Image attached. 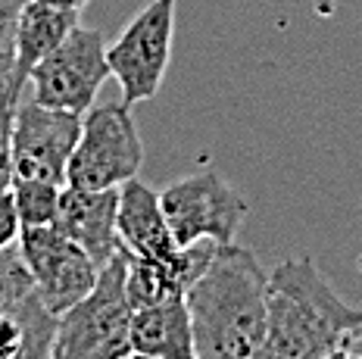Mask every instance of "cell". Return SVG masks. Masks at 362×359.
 Instances as JSON below:
<instances>
[{
  "label": "cell",
  "instance_id": "1",
  "mask_svg": "<svg viewBox=\"0 0 362 359\" xmlns=\"http://www.w3.org/2000/svg\"><path fill=\"white\" fill-rule=\"evenodd\" d=\"M185 300L197 359H256L269 319V272L247 247L218 244Z\"/></svg>",
  "mask_w": 362,
  "mask_h": 359
},
{
  "label": "cell",
  "instance_id": "2",
  "mask_svg": "<svg viewBox=\"0 0 362 359\" xmlns=\"http://www.w3.org/2000/svg\"><path fill=\"white\" fill-rule=\"evenodd\" d=\"M362 325V310L344 303L309 257L269 272V319L256 359H325Z\"/></svg>",
  "mask_w": 362,
  "mask_h": 359
},
{
  "label": "cell",
  "instance_id": "3",
  "mask_svg": "<svg viewBox=\"0 0 362 359\" xmlns=\"http://www.w3.org/2000/svg\"><path fill=\"white\" fill-rule=\"evenodd\" d=\"M134 306L125 294V250L100 269V278L75 306L57 316L50 359H125L132 347Z\"/></svg>",
  "mask_w": 362,
  "mask_h": 359
},
{
  "label": "cell",
  "instance_id": "4",
  "mask_svg": "<svg viewBox=\"0 0 362 359\" xmlns=\"http://www.w3.org/2000/svg\"><path fill=\"white\" fill-rule=\"evenodd\" d=\"M141 166H144V144L128 103H107L81 116L78 144L66 169V184L85 191L122 188L125 182L138 178Z\"/></svg>",
  "mask_w": 362,
  "mask_h": 359
},
{
  "label": "cell",
  "instance_id": "5",
  "mask_svg": "<svg viewBox=\"0 0 362 359\" xmlns=\"http://www.w3.org/2000/svg\"><path fill=\"white\" fill-rule=\"evenodd\" d=\"M172 41H175V0H150L125 25V32L107 44L110 72L122 88V103L134 107L156 97L172 59Z\"/></svg>",
  "mask_w": 362,
  "mask_h": 359
},
{
  "label": "cell",
  "instance_id": "6",
  "mask_svg": "<svg viewBox=\"0 0 362 359\" xmlns=\"http://www.w3.org/2000/svg\"><path fill=\"white\" fill-rule=\"evenodd\" d=\"M160 204L181 247L197 241L235 244L247 219V200L218 172L200 169L160 191Z\"/></svg>",
  "mask_w": 362,
  "mask_h": 359
},
{
  "label": "cell",
  "instance_id": "7",
  "mask_svg": "<svg viewBox=\"0 0 362 359\" xmlns=\"http://www.w3.org/2000/svg\"><path fill=\"white\" fill-rule=\"evenodd\" d=\"M112 76L107 41L97 28L75 25L63 41L32 69V94L37 103L85 116L103 81Z\"/></svg>",
  "mask_w": 362,
  "mask_h": 359
},
{
  "label": "cell",
  "instance_id": "8",
  "mask_svg": "<svg viewBox=\"0 0 362 359\" xmlns=\"http://www.w3.org/2000/svg\"><path fill=\"white\" fill-rule=\"evenodd\" d=\"M19 253L25 259L28 272H32L37 300L54 316H63L69 306H75L81 297H88L103 269L94 263V257L85 247H78L57 225L22 228Z\"/></svg>",
  "mask_w": 362,
  "mask_h": 359
},
{
  "label": "cell",
  "instance_id": "9",
  "mask_svg": "<svg viewBox=\"0 0 362 359\" xmlns=\"http://www.w3.org/2000/svg\"><path fill=\"white\" fill-rule=\"evenodd\" d=\"M81 116L69 110H54L22 100L13 125V178L66 184L72 151L78 144Z\"/></svg>",
  "mask_w": 362,
  "mask_h": 359
},
{
  "label": "cell",
  "instance_id": "10",
  "mask_svg": "<svg viewBox=\"0 0 362 359\" xmlns=\"http://www.w3.org/2000/svg\"><path fill=\"white\" fill-rule=\"evenodd\" d=\"M116 213H119V188L85 191L63 184L54 225L63 235H69L78 247H85L97 266H107L119 253Z\"/></svg>",
  "mask_w": 362,
  "mask_h": 359
},
{
  "label": "cell",
  "instance_id": "11",
  "mask_svg": "<svg viewBox=\"0 0 362 359\" xmlns=\"http://www.w3.org/2000/svg\"><path fill=\"white\" fill-rule=\"evenodd\" d=\"M119 247L134 257L147 259H169L175 257L178 241L165 222L160 194L147 188L144 182L132 178L119 188V213H116Z\"/></svg>",
  "mask_w": 362,
  "mask_h": 359
},
{
  "label": "cell",
  "instance_id": "12",
  "mask_svg": "<svg viewBox=\"0 0 362 359\" xmlns=\"http://www.w3.org/2000/svg\"><path fill=\"white\" fill-rule=\"evenodd\" d=\"M132 347L150 359H197L194 325L185 297L141 306L132 316Z\"/></svg>",
  "mask_w": 362,
  "mask_h": 359
},
{
  "label": "cell",
  "instance_id": "13",
  "mask_svg": "<svg viewBox=\"0 0 362 359\" xmlns=\"http://www.w3.org/2000/svg\"><path fill=\"white\" fill-rule=\"evenodd\" d=\"M78 22H81V13H75V10H59V6L41 4V0H25V6H22V13L16 19V32H13V54H16L13 72L28 81L35 66L41 63Z\"/></svg>",
  "mask_w": 362,
  "mask_h": 359
},
{
  "label": "cell",
  "instance_id": "14",
  "mask_svg": "<svg viewBox=\"0 0 362 359\" xmlns=\"http://www.w3.org/2000/svg\"><path fill=\"white\" fill-rule=\"evenodd\" d=\"M59 191L63 184L35 182V178H13V197L22 228L32 225H54L59 213Z\"/></svg>",
  "mask_w": 362,
  "mask_h": 359
},
{
  "label": "cell",
  "instance_id": "15",
  "mask_svg": "<svg viewBox=\"0 0 362 359\" xmlns=\"http://www.w3.org/2000/svg\"><path fill=\"white\" fill-rule=\"evenodd\" d=\"M25 85L28 81L13 72V78L0 91V191L13 188V125H16V110Z\"/></svg>",
  "mask_w": 362,
  "mask_h": 359
},
{
  "label": "cell",
  "instance_id": "16",
  "mask_svg": "<svg viewBox=\"0 0 362 359\" xmlns=\"http://www.w3.org/2000/svg\"><path fill=\"white\" fill-rule=\"evenodd\" d=\"M35 294V281L19 247H0V310L19 306Z\"/></svg>",
  "mask_w": 362,
  "mask_h": 359
},
{
  "label": "cell",
  "instance_id": "17",
  "mask_svg": "<svg viewBox=\"0 0 362 359\" xmlns=\"http://www.w3.org/2000/svg\"><path fill=\"white\" fill-rule=\"evenodd\" d=\"M19 213H16V197H13V188L0 191V247H13L19 244Z\"/></svg>",
  "mask_w": 362,
  "mask_h": 359
},
{
  "label": "cell",
  "instance_id": "18",
  "mask_svg": "<svg viewBox=\"0 0 362 359\" xmlns=\"http://www.w3.org/2000/svg\"><path fill=\"white\" fill-rule=\"evenodd\" d=\"M22 6H25V0H0V44H13Z\"/></svg>",
  "mask_w": 362,
  "mask_h": 359
},
{
  "label": "cell",
  "instance_id": "19",
  "mask_svg": "<svg viewBox=\"0 0 362 359\" xmlns=\"http://www.w3.org/2000/svg\"><path fill=\"white\" fill-rule=\"evenodd\" d=\"M13 66H16V54H13V44H0V91H4L6 81L13 78Z\"/></svg>",
  "mask_w": 362,
  "mask_h": 359
},
{
  "label": "cell",
  "instance_id": "20",
  "mask_svg": "<svg viewBox=\"0 0 362 359\" xmlns=\"http://www.w3.org/2000/svg\"><path fill=\"white\" fill-rule=\"evenodd\" d=\"M344 350H346V359H362V325L344 341Z\"/></svg>",
  "mask_w": 362,
  "mask_h": 359
},
{
  "label": "cell",
  "instance_id": "21",
  "mask_svg": "<svg viewBox=\"0 0 362 359\" xmlns=\"http://www.w3.org/2000/svg\"><path fill=\"white\" fill-rule=\"evenodd\" d=\"M41 4L59 6V10H75V13H81V10H85V4H88V0H41Z\"/></svg>",
  "mask_w": 362,
  "mask_h": 359
},
{
  "label": "cell",
  "instance_id": "22",
  "mask_svg": "<svg viewBox=\"0 0 362 359\" xmlns=\"http://www.w3.org/2000/svg\"><path fill=\"white\" fill-rule=\"evenodd\" d=\"M325 359H346V350H344V343H341V347H337V350H331V353H328Z\"/></svg>",
  "mask_w": 362,
  "mask_h": 359
},
{
  "label": "cell",
  "instance_id": "23",
  "mask_svg": "<svg viewBox=\"0 0 362 359\" xmlns=\"http://www.w3.org/2000/svg\"><path fill=\"white\" fill-rule=\"evenodd\" d=\"M125 359H150V356H141V353H132V356H125Z\"/></svg>",
  "mask_w": 362,
  "mask_h": 359
}]
</instances>
